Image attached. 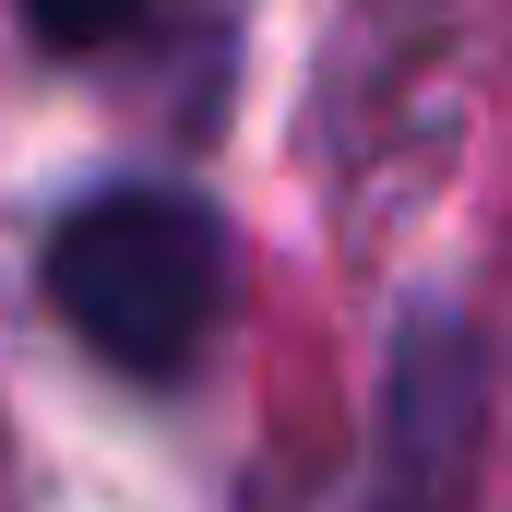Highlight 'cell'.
<instances>
[{"label":"cell","mask_w":512,"mask_h":512,"mask_svg":"<svg viewBox=\"0 0 512 512\" xmlns=\"http://www.w3.org/2000/svg\"><path fill=\"white\" fill-rule=\"evenodd\" d=\"M48 298L108 370L179 382L227 322V227L191 191H155V179L96 191L48 227Z\"/></svg>","instance_id":"6da1fadb"}]
</instances>
